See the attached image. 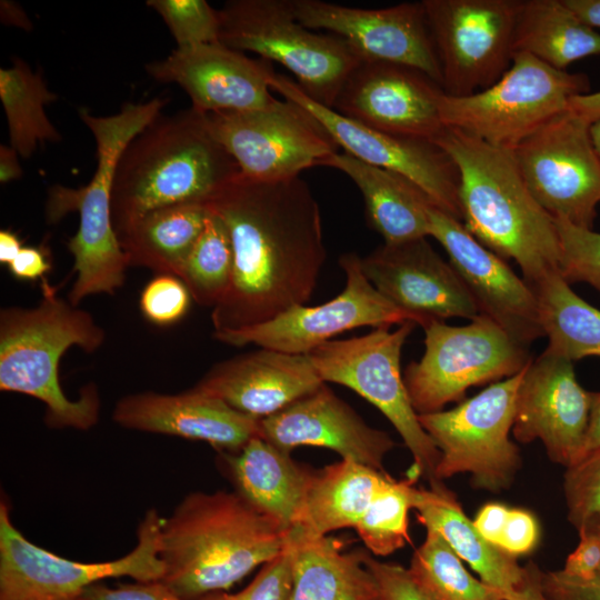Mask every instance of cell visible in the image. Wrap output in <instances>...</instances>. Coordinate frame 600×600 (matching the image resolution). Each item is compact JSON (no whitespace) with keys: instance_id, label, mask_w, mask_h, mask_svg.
Masks as SVG:
<instances>
[{"instance_id":"obj_1","label":"cell","mask_w":600,"mask_h":600,"mask_svg":"<svg viewBox=\"0 0 600 600\" xmlns=\"http://www.w3.org/2000/svg\"><path fill=\"white\" fill-rule=\"evenodd\" d=\"M208 208L224 222L233 249L230 288L212 309L214 331L236 330L306 304L327 258L320 208L300 176H236Z\"/></svg>"},{"instance_id":"obj_2","label":"cell","mask_w":600,"mask_h":600,"mask_svg":"<svg viewBox=\"0 0 600 600\" xmlns=\"http://www.w3.org/2000/svg\"><path fill=\"white\" fill-rule=\"evenodd\" d=\"M433 143L458 170L467 230L502 259L514 260L532 287L560 273L556 220L529 191L512 151L447 127Z\"/></svg>"},{"instance_id":"obj_3","label":"cell","mask_w":600,"mask_h":600,"mask_svg":"<svg viewBox=\"0 0 600 600\" xmlns=\"http://www.w3.org/2000/svg\"><path fill=\"white\" fill-rule=\"evenodd\" d=\"M289 531L236 491H194L163 518L161 580L183 600L228 590L278 557Z\"/></svg>"},{"instance_id":"obj_4","label":"cell","mask_w":600,"mask_h":600,"mask_svg":"<svg viewBox=\"0 0 600 600\" xmlns=\"http://www.w3.org/2000/svg\"><path fill=\"white\" fill-rule=\"evenodd\" d=\"M239 167L193 108L159 116L123 150L116 168L111 219L118 233L164 207L207 203Z\"/></svg>"},{"instance_id":"obj_5","label":"cell","mask_w":600,"mask_h":600,"mask_svg":"<svg viewBox=\"0 0 600 600\" xmlns=\"http://www.w3.org/2000/svg\"><path fill=\"white\" fill-rule=\"evenodd\" d=\"M104 339L103 328L91 313L58 297L43 280L37 306L0 311V390L41 401L49 428L89 430L99 420L98 389L89 383L79 398H68L60 384L59 363L70 347L92 353Z\"/></svg>"},{"instance_id":"obj_6","label":"cell","mask_w":600,"mask_h":600,"mask_svg":"<svg viewBox=\"0 0 600 600\" xmlns=\"http://www.w3.org/2000/svg\"><path fill=\"white\" fill-rule=\"evenodd\" d=\"M166 99L126 102L119 112L99 117L79 109L97 148V168L88 184L78 189L53 186L46 206L47 221L79 213V228L67 243L73 257L76 281L68 300L78 306L92 294H113L126 280L129 267L111 219V193L117 163L129 142L161 114Z\"/></svg>"},{"instance_id":"obj_7","label":"cell","mask_w":600,"mask_h":600,"mask_svg":"<svg viewBox=\"0 0 600 600\" xmlns=\"http://www.w3.org/2000/svg\"><path fill=\"white\" fill-rule=\"evenodd\" d=\"M589 90L587 74L561 71L517 51L509 69L492 86L462 97L443 91L439 109L444 127L513 150L568 110L572 97Z\"/></svg>"},{"instance_id":"obj_8","label":"cell","mask_w":600,"mask_h":600,"mask_svg":"<svg viewBox=\"0 0 600 600\" xmlns=\"http://www.w3.org/2000/svg\"><path fill=\"white\" fill-rule=\"evenodd\" d=\"M218 14L220 43L280 63L311 99L331 109L362 61L343 39L302 26L290 0H231Z\"/></svg>"},{"instance_id":"obj_9","label":"cell","mask_w":600,"mask_h":600,"mask_svg":"<svg viewBox=\"0 0 600 600\" xmlns=\"http://www.w3.org/2000/svg\"><path fill=\"white\" fill-rule=\"evenodd\" d=\"M163 518L149 509L137 529V544L127 554L102 562H80L37 546L13 524L4 498L0 502V600H79L93 583L108 578L161 580Z\"/></svg>"},{"instance_id":"obj_10","label":"cell","mask_w":600,"mask_h":600,"mask_svg":"<svg viewBox=\"0 0 600 600\" xmlns=\"http://www.w3.org/2000/svg\"><path fill=\"white\" fill-rule=\"evenodd\" d=\"M526 367L450 410L418 414L440 452L434 480L469 473L472 487L492 493L512 486L522 459L509 434Z\"/></svg>"},{"instance_id":"obj_11","label":"cell","mask_w":600,"mask_h":600,"mask_svg":"<svg viewBox=\"0 0 600 600\" xmlns=\"http://www.w3.org/2000/svg\"><path fill=\"white\" fill-rule=\"evenodd\" d=\"M422 328L424 352L403 373L417 414L441 411L469 388L512 377L532 359L528 347L483 314L464 326L430 320Z\"/></svg>"},{"instance_id":"obj_12","label":"cell","mask_w":600,"mask_h":600,"mask_svg":"<svg viewBox=\"0 0 600 600\" xmlns=\"http://www.w3.org/2000/svg\"><path fill=\"white\" fill-rule=\"evenodd\" d=\"M413 321L374 328L361 337L331 340L308 353L320 379L344 386L379 409L412 454L408 470L434 481L440 452L421 427L401 373V351Z\"/></svg>"},{"instance_id":"obj_13","label":"cell","mask_w":600,"mask_h":600,"mask_svg":"<svg viewBox=\"0 0 600 600\" xmlns=\"http://www.w3.org/2000/svg\"><path fill=\"white\" fill-rule=\"evenodd\" d=\"M590 127L568 109L511 150L537 202L582 229H592L600 203V156Z\"/></svg>"},{"instance_id":"obj_14","label":"cell","mask_w":600,"mask_h":600,"mask_svg":"<svg viewBox=\"0 0 600 600\" xmlns=\"http://www.w3.org/2000/svg\"><path fill=\"white\" fill-rule=\"evenodd\" d=\"M206 118L240 174L250 179L297 177L339 149L310 112L287 99L253 110L212 112Z\"/></svg>"},{"instance_id":"obj_15","label":"cell","mask_w":600,"mask_h":600,"mask_svg":"<svg viewBox=\"0 0 600 600\" xmlns=\"http://www.w3.org/2000/svg\"><path fill=\"white\" fill-rule=\"evenodd\" d=\"M442 89L468 96L509 69L520 0H423Z\"/></svg>"},{"instance_id":"obj_16","label":"cell","mask_w":600,"mask_h":600,"mask_svg":"<svg viewBox=\"0 0 600 600\" xmlns=\"http://www.w3.org/2000/svg\"><path fill=\"white\" fill-rule=\"evenodd\" d=\"M339 263L346 273V287L333 299L314 307L294 306L254 326L214 331L213 338L233 347L254 344L286 353L308 354L348 330L416 322L411 314L389 302L369 282L359 256L344 253Z\"/></svg>"},{"instance_id":"obj_17","label":"cell","mask_w":600,"mask_h":600,"mask_svg":"<svg viewBox=\"0 0 600 600\" xmlns=\"http://www.w3.org/2000/svg\"><path fill=\"white\" fill-rule=\"evenodd\" d=\"M269 87L310 112L344 152L369 164L401 174L432 203L461 220L459 173L433 142L388 134L360 124L311 99L284 74L272 72Z\"/></svg>"},{"instance_id":"obj_18","label":"cell","mask_w":600,"mask_h":600,"mask_svg":"<svg viewBox=\"0 0 600 600\" xmlns=\"http://www.w3.org/2000/svg\"><path fill=\"white\" fill-rule=\"evenodd\" d=\"M290 4L302 26L332 32L363 61L409 67L442 86L441 67L422 2L383 9H359L321 0H290Z\"/></svg>"},{"instance_id":"obj_19","label":"cell","mask_w":600,"mask_h":600,"mask_svg":"<svg viewBox=\"0 0 600 600\" xmlns=\"http://www.w3.org/2000/svg\"><path fill=\"white\" fill-rule=\"evenodd\" d=\"M429 236L446 250L480 314L528 347L544 336L533 287L518 277L504 259L482 246L461 220L431 204Z\"/></svg>"},{"instance_id":"obj_20","label":"cell","mask_w":600,"mask_h":600,"mask_svg":"<svg viewBox=\"0 0 600 600\" xmlns=\"http://www.w3.org/2000/svg\"><path fill=\"white\" fill-rule=\"evenodd\" d=\"M592 400L573 363L544 350L526 367L512 434L521 443L541 440L549 459L568 469L581 458Z\"/></svg>"},{"instance_id":"obj_21","label":"cell","mask_w":600,"mask_h":600,"mask_svg":"<svg viewBox=\"0 0 600 600\" xmlns=\"http://www.w3.org/2000/svg\"><path fill=\"white\" fill-rule=\"evenodd\" d=\"M442 92L438 83L416 69L362 60L346 80L332 109L377 131L433 142L446 128L439 109Z\"/></svg>"},{"instance_id":"obj_22","label":"cell","mask_w":600,"mask_h":600,"mask_svg":"<svg viewBox=\"0 0 600 600\" xmlns=\"http://www.w3.org/2000/svg\"><path fill=\"white\" fill-rule=\"evenodd\" d=\"M363 274L389 302L418 326L430 320L473 319L480 314L470 291L427 238L384 243L360 258Z\"/></svg>"},{"instance_id":"obj_23","label":"cell","mask_w":600,"mask_h":600,"mask_svg":"<svg viewBox=\"0 0 600 600\" xmlns=\"http://www.w3.org/2000/svg\"><path fill=\"white\" fill-rule=\"evenodd\" d=\"M146 70L159 82L181 87L191 108L204 114L264 108L277 99L268 82L274 71L271 62L220 42L177 48Z\"/></svg>"},{"instance_id":"obj_24","label":"cell","mask_w":600,"mask_h":600,"mask_svg":"<svg viewBox=\"0 0 600 600\" xmlns=\"http://www.w3.org/2000/svg\"><path fill=\"white\" fill-rule=\"evenodd\" d=\"M259 437L291 453L297 447L327 448L341 459L384 471L393 439L370 427L326 383L279 412L260 420Z\"/></svg>"},{"instance_id":"obj_25","label":"cell","mask_w":600,"mask_h":600,"mask_svg":"<svg viewBox=\"0 0 600 600\" xmlns=\"http://www.w3.org/2000/svg\"><path fill=\"white\" fill-rule=\"evenodd\" d=\"M112 420L120 427L204 441L237 452L259 437L260 420L197 387L174 393L137 392L118 400Z\"/></svg>"},{"instance_id":"obj_26","label":"cell","mask_w":600,"mask_h":600,"mask_svg":"<svg viewBox=\"0 0 600 600\" xmlns=\"http://www.w3.org/2000/svg\"><path fill=\"white\" fill-rule=\"evenodd\" d=\"M323 383L308 354L260 348L216 363L194 387L261 420Z\"/></svg>"},{"instance_id":"obj_27","label":"cell","mask_w":600,"mask_h":600,"mask_svg":"<svg viewBox=\"0 0 600 600\" xmlns=\"http://www.w3.org/2000/svg\"><path fill=\"white\" fill-rule=\"evenodd\" d=\"M234 491L287 531L298 527L313 471L261 437L237 452H221Z\"/></svg>"},{"instance_id":"obj_28","label":"cell","mask_w":600,"mask_h":600,"mask_svg":"<svg viewBox=\"0 0 600 600\" xmlns=\"http://www.w3.org/2000/svg\"><path fill=\"white\" fill-rule=\"evenodd\" d=\"M292 570L290 600H380L377 582L361 551L346 552L330 536L289 531Z\"/></svg>"},{"instance_id":"obj_29","label":"cell","mask_w":600,"mask_h":600,"mask_svg":"<svg viewBox=\"0 0 600 600\" xmlns=\"http://www.w3.org/2000/svg\"><path fill=\"white\" fill-rule=\"evenodd\" d=\"M320 166L337 169L354 182L363 196L369 224L384 243L429 237L428 209L433 203L407 178L344 151L331 154Z\"/></svg>"},{"instance_id":"obj_30","label":"cell","mask_w":600,"mask_h":600,"mask_svg":"<svg viewBox=\"0 0 600 600\" xmlns=\"http://www.w3.org/2000/svg\"><path fill=\"white\" fill-rule=\"evenodd\" d=\"M429 483L430 489L417 488L414 492L413 509L419 522L437 531L483 582L502 591L506 600L522 582L524 567L480 534L456 494L442 481Z\"/></svg>"},{"instance_id":"obj_31","label":"cell","mask_w":600,"mask_h":600,"mask_svg":"<svg viewBox=\"0 0 600 600\" xmlns=\"http://www.w3.org/2000/svg\"><path fill=\"white\" fill-rule=\"evenodd\" d=\"M386 471L343 460L313 471L294 529L322 537L354 528L372 502L396 483Z\"/></svg>"},{"instance_id":"obj_32","label":"cell","mask_w":600,"mask_h":600,"mask_svg":"<svg viewBox=\"0 0 600 600\" xmlns=\"http://www.w3.org/2000/svg\"><path fill=\"white\" fill-rule=\"evenodd\" d=\"M209 213L207 203H183L153 210L118 233L129 267L180 277Z\"/></svg>"},{"instance_id":"obj_33","label":"cell","mask_w":600,"mask_h":600,"mask_svg":"<svg viewBox=\"0 0 600 600\" xmlns=\"http://www.w3.org/2000/svg\"><path fill=\"white\" fill-rule=\"evenodd\" d=\"M512 47L567 71L572 62L600 54V33L563 0H520Z\"/></svg>"},{"instance_id":"obj_34","label":"cell","mask_w":600,"mask_h":600,"mask_svg":"<svg viewBox=\"0 0 600 600\" xmlns=\"http://www.w3.org/2000/svg\"><path fill=\"white\" fill-rule=\"evenodd\" d=\"M546 351L571 362L600 357V310L580 298L560 273L544 278L533 287Z\"/></svg>"},{"instance_id":"obj_35","label":"cell","mask_w":600,"mask_h":600,"mask_svg":"<svg viewBox=\"0 0 600 600\" xmlns=\"http://www.w3.org/2000/svg\"><path fill=\"white\" fill-rule=\"evenodd\" d=\"M58 99L41 73L22 59L13 58L0 69V100L4 110L10 146L20 157L30 158L38 146L58 142L61 134L46 113V106Z\"/></svg>"},{"instance_id":"obj_36","label":"cell","mask_w":600,"mask_h":600,"mask_svg":"<svg viewBox=\"0 0 600 600\" xmlns=\"http://www.w3.org/2000/svg\"><path fill=\"white\" fill-rule=\"evenodd\" d=\"M414 550L408 572L432 600H504V594L464 568L462 560L434 530L426 529Z\"/></svg>"},{"instance_id":"obj_37","label":"cell","mask_w":600,"mask_h":600,"mask_svg":"<svg viewBox=\"0 0 600 600\" xmlns=\"http://www.w3.org/2000/svg\"><path fill=\"white\" fill-rule=\"evenodd\" d=\"M232 271L233 249L229 231L221 218L209 209L204 228L179 278L193 301L214 308L230 288Z\"/></svg>"},{"instance_id":"obj_38","label":"cell","mask_w":600,"mask_h":600,"mask_svg":"<svg viewBox=\"0 0 600 600\" xmlns=\"http://www.w3.org/2000/svg\"><path fill=\"white\" fill-rule=\"evenodd\" d=\"M417 480L406 477L378 497L354 529L376 557H386L403 548L410 541L409 511L413 509Z\"/></svg>"},{"instance_id":"obj_39","label":"cell","mask_w":600,"mask_h":600,"mask_svg":"<svg viewBox=\"0 0 600 600\" xmlns=\"http://www.w3.org/2000/svg\"><path fill=\"white\" fill-rule=\"evenodd\" d=\"M167 24L177 48L219 42L218 11L204 0H148Z\"/></svg>"},{"instance_id":"obj_40","label":"cell","mask_w":600,"mask_h":600,"mask_svg":"<svg viewBox=\"0 0 600 600\" xmlns=\"http://www.w3.org/2000/svg\"><path fill=\"white\" fill-rule=\"evenodd\" d=\"M554 220L561 246L560 274L569 284L586 282L600 292V232Z\"/></svg>"},{"instance_id":"obj_41","label":"cell","mask_w":600,"mask_h":600,"mask_svg":"<svg viewBox=\"0 0 600 600\" xmlns=\"http://www.w3.org/2000/svg\"><path fill=\"white\" fill-rule=\"evenodd\" d=\"M563 493L567 518L576 530L600 514V449L566 469Z\"/></svg>"},{"instance_id":"obj_42","label":"cell","mask_w":600,"mask_h":600,"mask_svg":"<svg viewBox=\"0 0 600 600\" xmlns=\"http://www.w3.org/2000/svg\"><path fill=\"white\" fill-rule=\"evenodd\" d=\"M191 301L192 297L180 278L157 274L141 291L139 307L149 322L168 327L186 316Z\"/></svg>"},{"instance_id":"obj_43","label":"cell","mask_w":600,"mask_h":600,"mask_svg":"<svg viewBox=\"0 0 600 600\" xmlns=\"http://www.w3.org/2000/svg\"><path fill=\"white\" fill-rule=\"evenodd\" d=\"M291 590L292 570L286 544L283 551L263 564L242 590L236 593L214 592L198 600H290Z\"/></svg>"},{"instance_id":"obj_44","label":"cell","mask_w":600,"mask_h":600,"mask_svg":"<svg viewBox=\"0 0 600 600\" xmlns=\"http://www.w3.org/2000/svg\"><path fill=\"white\" fill-rule=\"evenodd\" d=\"M361 557L377 582L380 600H432L414 583L407 568L380 561L368 551H361Z\"/></svg>"},{"instance_id":"obj_45","label":"cell","mask_w":600,"mask_h":600,"mask_svg":"<svg viewBox=\"0 0 600 600\" xmlns=\"http://www.w3.org/2000/svg\"><path fill=\"white\" fill-rule=\"evenodd\" d=\"M79 600H183L162 580L134 581L109 587L97 582L88 587Z\"/></svg>"},{"instance_id":"obj_46","label":"cell","mask_w":600,"mask_h":600,"mask_svg":"<svg viewBox=\"0 0 600 600\" xmlns=\"http://www.w3.org/2000/svg\"><path fill=\"white\" fill-rule=\"evenodd\" d=\"M540 539V527L530 511L510 508L498 548L513 557L532 552Z\"/></svg>"},{"instance_id":"obj_47","label":"cell","mask_w":600,"mask_h":600,"mask_svg":"<svg viewBox=\"0 0 600 600\" xmlns=\"http://www.w3.org/2000/svg\"><path fill=\"white\" fill-rule=\"evenodd\" d=\"M540 583L549 600H600V576L579 579L562 570L541 571Z\"/></svg>"},{"instance_id":"obj_48","label":"cell","mask_w":600,"mask_h":600,"mask_svg":"<svg viewBox=\"0 0 600 600\" xmlns=\"http://www.w3.org/2000/svg\"><path fill=\"white\" fill-rule=\"evenodd\" d=\"M579 543L567 557L563 568L566 574L579 579L600 576V537L588 526L578 530Z\"/></svg>"},{"instance_id":"obj_49","label":"cell","mask_w":600,"mask_h":600,"mask_svg":"<svg viewBox=\"0 0 600 600\" xmlns=\"http://www.w3.org/2000/svg\"><path fill=\"white\" fill-rule=\"evenodd\" d=\"M11 274L21 280L43 279L50 271L51 263L40 247H23L16 259L8 266Z\"/></svg>"},{"instance_id":"obj_50","label":"cell","mask_w":600,"mask_h":600,"mask_svg":"<svg viewBox=\"0 0 600 600\" xmlns=\"http://www.w3.org/2000/svg\"><path fill=\"white\" fill-rule=\"evenodd\" d=\"M509 511L506 504L488 502L479 509L473 523L487 541L498 547Z\"/></svg>"},{"instance_id":"obj_51","label":"cell","mask_w":600,"mask_h":600,"mask_svg":"<svg viewBox=\"0 0 600 600\" xmlns=\"http://www.w3.org/2000/svg\"><path fill=\"white\" fill-rule=\"evenodd\" d=\"M524 567V576L520 586L506 597V600H549L540 583L541 569L532 561Z\"/></svg>"},{"instance_id":"obj_52","label":"cell","mask_w":600,"mask_h":600,"mask_svg":"<svg viewBox=\"0 0 600 600\" xmlns=\"http://www.w3.org/2000/svg\"><path fill=\"white\" fill-rule=\"evenodd\" d=\"M569 110L589 123L600 120V91L578 94L570 99Z\"/></svg>"},{"instance_id":"obj_53","label":"cell","mask_w":600,"mask_h":600,"mask_svg":"<svg viewBox=\"0 0 600 600\" xmlns=\"http://www.w3.org/2000/svg\"><path fill=\"white\" fill-rule=\"evenodd\" d=\"M598 449H600V392H593L589 427L580 460Z\"/></svg>"},{"instance_id":"obj_54","label":"cell","mask_w":600,"mask_h":600,"mask_svg":"<svg viewBox=\"0 0 600 600\" xmlns=\"http://www.w3.org/2000/svg\"><path fill=\"white\" fill-rule=\"evenodd\" d=\"M22 176L19 153L11 146H0V182L8 183Z\"/></svg>"},{"instance_id":"obj_55","label":"cell","mask_w":600,"mask_h":600,"mask_svg":"<svg viewBox=\"0 0 600 600\" xmlns=\"http://www.w3.org/2000/svg\"><path fill=\"white\" fill-rule=\"evenodd\" d=\"M588 26L600 29V0H563Z\"/></svg>"},{"instance_id":"obj_56","label":"cell","mask_w":600,"mask_h":600,"mask_svg":"<svg viewBox=\"0 0 600 600\" xmlns=\"http://www.w3.org/2000/svg\"><path fill=\"white\" fill-rule=\"evenodd\" d=\"M23 248L20 238L11 230L0 231V262L9 266Z\"/></svg>"},{"instance_id":"obj_57","label":"cell","mask_w":600,"mask_h":600,"mask_svg":"<svg viewBox=\"0 0 600 600\" xmlns=\"http://www.w3.org/2000/svg\"><path fill=\"white\" fill-rule=\"evenodd\" d=\"M1 21L24 30L31 29V22L22 8L11 1H1Z\"/></svg>"},{"instance_id":"obj_58","label":"cell","mask_w":600,"mask_h":600,"mask_svg":"<svg viewBox=\"0 0 600 600\" xmlns=\"http://www.w3.org/2000/svg\"><path fill=\"white\" fill-rule=\"evenodd\" d=\"M590 132L594 147L600 156V120L591 124Z\"/></svg>"},{"instance_id":"obj_59","label":"cell","mask_w":600,"mask_h":600,"mask_svg":"<svg viewBox=\"0 0 600 600\" xmlns=\"http://www.w3.org/2000/svg\"><path fill=\"white\" fill-rule=\"evenodd\" d=\"M582 526L590 527L599 537H600V514L589 519L587 522H584ZM581 526V527H582ZM579 529V528H578ZM577 529V530H578Z\"/></svg>"}]
</instances>
